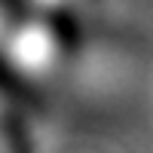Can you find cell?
<instances>
[{"label": "cell", "instance_id": "cell-1", "mask_svg": "<svg viewBox=\"0 0 153 153\" xmlns=\"http://www.w3.org/2000/svg\"><path fill=\"white\" fill-rule=\"evenodd\" d=\"M0 92L9 95L12 101H19V104H31V107L40 104V101H37V95H34V89L25 83V76L12 68L3 55H0Z\"/></svg>", "mask_w": 153, "mask_h": 153}, {"label": "cell", "instance_id": "cell-2", "mask_svg": "<svg viewBox=\"0 0 153 153\" xmlns=\"http://www.w3.org/2000/svg\"><path fill=\"white\" fill-rule=\"evenodd\" d=\"M9 150L12 153H34V144H31V138H28L19 117L9 120Z\"/></svg>", "mask_w": 153, "mask_h": 153}]
</instances>
